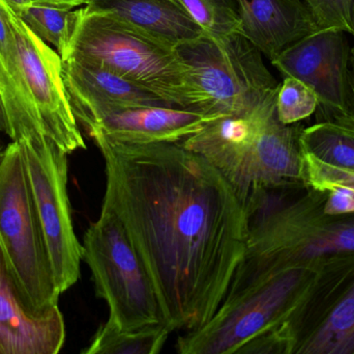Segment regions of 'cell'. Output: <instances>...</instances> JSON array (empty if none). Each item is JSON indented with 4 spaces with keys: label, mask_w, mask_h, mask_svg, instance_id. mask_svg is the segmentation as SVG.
<instances>
[{
    "label": "cell",
    "mask_w": 354,
    "mask_h": 354,
    "mask_svg": "<svg viewBox=\"0 0 354 354\" xmlns=\"http://www.w3.org/2000/svg\"><path fill=\"white\" fill-rule=\"evenodd\" d=\"M105 160L103 203L145 263L172 332L216 313L243 261L250 215L230 183L180 143L91 137Z\"/></svg>",
    "instance_id": "6da1fadb"
},
{
    "label": "cell",
    "mask_w": 354,
    "mask_h": 354,
    "mask_svg": "<svg viewBox=\"0 0 354 354\" xmlns=\"http://www.w3.org/2000/svg\"><path fill=\"white\" fill-rule=\"evenodd\" d=\"M301 151L318 161L354 172V127L345 123L320 121L304 128Z\"/></svg>",
    "instance_id": "ac0fdd59"
},
{
    "label": "cell",
    "mask_w": 354,
    "mask_h": 354,
    "mask_svg": "<svg viewBox=\"0 0 354 354\" xmlns=\"http://www.w3.org/2000/svg\"><path fill=\"white\" fill-rule=\"evenodd\" d=\"M239 353L354 354V251L319 261L286 321Z\"/></svg>",
    "instance_id": "8992f818"
},
{
    "label": "cell",
    "mask_w": 354,
    "mask_h": 354,
    "mask_svg": "<svg viewBox=\"0 0 354 354\" xmlns=\"http://www.w3.org/2000/svg\"><path fill=\"white\" fill-rule=\"evenodd\" d=\"M277 96L278 93L248 114L218 116L178 143L212 164L230 183L245 207L254 147L266 123L277 114Z\"/></svg>",
    "instance_id": "7c38bea8"
},
{
    "label": "cell",
    "mask_w": 354,
    "mask_h": 354,
    "mask_svg": "<svg viewBox=\"0 0 354 354\" xmlns=\"http://www.w3.org/2000/svg\"><path fill=\"white\" fill-rule=\"evenodd\" d=\"M209 37L239 33L236 0H176Z\"/></svg>",
    "instance_id": "44dd1931"
},
{
    "label": "cell",
    "mask_w": 354,
    "mask_h": 354,
    "mask_svg": "<svg viewBox=\"0 0 354 354\" xmlns=\"http://www.w3.org/2000/svg\"><path fill=\"white\" fill-rule=\"evenodd\" d=\"M177 49L189 70L198 112L248 114L278 93L280 85L261 52L241 33L203 35Z\"/></svg>",
    "instance_id": "ba28073f"
},
{
    "label": "cell",
    "mask_w": 354,
    "mask_h": 354,
    "mask_svg": "<svg viewBox=\"0 0 354 354\" xmlns=\"http://www.w3.org/2000/svg\"><path fill=\"white\" fill-rule=\"evenodd\" d=\"M172 330L166 324L137 330H120L108 322L95 333L84 354H157L161 353Z\"/></svg>",
    "instance_id": "d6986e66"
},
{
    "label": "cell",
    "mask_w": 354,
    "mask_h": 354,
    "mask_svg": "<svg viewBox=\"0 0 354 354\" xmlns=\"http://www.w3.org/2000/svg\"><path fill=\"white\" fill-rule=\"evenodd\" d=\"M82 260L95 294L109 308L110 326L130 330L165 324L151 276L124 224L105 203L83 237Z\"/></svg>",
    "instance_id": "52a82bcc"
},
{
    "label": "cell",
    "mask_w": 354,
    "mask_h": 354,
    "mask_svg": "<svg viewBox=\"0 0 354 354\" xmlns=\"http://www.w3.org/2000/svg\"><path fill=\"white\" fill-rule=\"evenodd\" d=\"M303 181L318 189L347 187L354 189V172L326 166L303 153Z\"/></svg>",
    "instance_id": "cb8c5ba5"
},
{
    "label": "cell",
    "mask_w": 354,
    "mask_h": 354,
    "mask_svg": "<svg viewBox=\"0 0 354 354\" xmlns=\"http://www.w3.org/2000/svg\"><path fill=\"white\" fill-rule=\"evenodd\" d=\"M326 189L304 181L272 191L255 220H250L245 255L230 286L258 274L354 251V213L326 214Z\"/></svg>",
    "instance_id": "3957f363"
},
{
    "label": "cell",
    "mask_w": 354,
    "mask_h": 354,
    "mask_svg": "<svg viewBox=\"0 0 354 354\" xmlns=\"http://www.w3.org/2000/svg\"><path fill=\"white\" fill-rule=\"evenodd\" d=\"M17 141L22 150L54 282L62 294L80 278L82 260V245L75 234L68 195V154L43 135Z\"/></svg>",
    "instance_id": "30bf717a"
},
{
    "label": "cell",
    "mask_w": 354,
    "mask_h": 354,
    "mask_svg": "<svg viewBox=\"0 0 354 354\" xmlns=\"http://www.w3.org/2000/svg\"><path fill=\"white\" fill-rule=\"evenodd\" d=\"M87 6L112 12L176 47L205 35L176 0H91Z\"/></svg>",
    "instance_id": "e0dca14e"
},
{
    "label": "cell",
    "mask_w": 354,
    "mask_h": 354,
    "mask_svg": "<svg viewBox=\"0 0 354 354\" xmlns=\"http://www.w3.org/2000/svg\"><path fill=\"white\" fill-rule=\"evenodd\" d=\"M89 136L133 145L178 143L223 114H207L176 106L97 108L75 112Z\"/></svg>",
    "instance_id": "4fadbf2b"
},
{
    "label": "cell",
    "mask_w": 354,
    "mask_h": 354,
    "mask_svg": "<svg viewBox=\"0 0 354 354\" xmlns=\"http://www.w3.org/2000/svg\"><path fill=\"white\" fill-rule=\"evenodd\" d=\"M59 55L62 62L99 64L172 106L195 109V89L176 46L112 12L87 4L75 8L68 43Z\"/></svg>",
    "instance_id": "277c9868"
},
{
    "label": "cell",
    "mask_w": 354,
    "mask_h": 354,
    "mask_svg": "<svg viewBox=\"0 0 354 354\" xmlns=\"http://www.w3.org/2000/svg\"><path fill=\"white\" fill-rule=\"evenodd\" d=\"M349 33L317 29L283 50L272 60L285 77L309 85L318 98L319 121L342 122L348 112Z\"/></svg>",
    "instance_id": "8fae6325"
},
{
    "label": "cell",
    "mask_w": 354,
    "mask_h": 354,
    "mask_svg": "<svg viewBox=\"0 0 354 354\" xmlns=\"http://www.w3.org/2000/svg\"><path fill=\"white\" fill-rule=\"evenodd\" d=\"M239 33L272 62L283 50L317 30L304 0H236Z\"/></svg>",
    "instance_id": "9a60e30c"
},
{
    "label": "cell",
    "mask_w": 354,
    "mask_h": 354,
    "mask_svg": "<svg viewBox=\"0 0 354 354\" xmlns=\"http://www.w3.org/2000/svg\"><path fill=\"white\" fill-rule=\"evenodd\" d=\"M317 29H340L351 35L354 0H304Z\"/></svg>",
    "instance_id": "603a6c76"
},
{
    "label": "cell",
    "mask_w": 354,
    "mask_h": 354,
    "mask_svg": "<svg viewBox=\"0 0 354 354\" xmlns=\"http://www.w3.org/2000/svg\"><path fill=\"white\" fill-rule=\"evenodd\" d=\"M351 35L353 37V46L351 47V60H349V72H348V83H349V98H348V112L347 116L344 121L340 123L351 125L354 127V8L353 17V33Z\"/></svg>",
    "instance_id": "484cf974"
},
{
    "label": "cell",
    "mask_w": 354,
    "mask_h": 354,
    "mask_svg": "<svg viewBox=\"0 0 354 354\" xmlns=\"http://www.w3.org/2000/svg\"><path fill=\"white\" fill-rule=\"evenodd\" d=\"M1 157H2V152L0 151V160H1Z\"/></svg>",
    "instance_id": "f1b7e54d"
},
{
    "label": "cell",
    "mask_w": 354,
    "mask_h": 354,
    "mask_svg": "<svg viewBox=\"0 0 354 354\" xmlns=\"http://www.w3.org/2000/svg\"><path fill=\"white\" fill-rule=\"evenodd\" d=\"M41 1L52 2V3L68 6V8L75 10V8H80V6H86L91 0H41Z\"/></svg>",
    "instance_id": "4316f807"
},
{
    "label": "cell",
    "mask_w": 354,
    "mask_h": 354,
    "mask_svg": "<svg viewBox=\"0 0 354 354\" xmlns=\"http://www.w3.org/2000/svg\"><path fill=\"white\" fill-rule=\"evenodd\" d=\"M64 341L59 307L41 315L30 312L0 245V354H57Z\"/></svg>",
    "instance_id": "5bb4252c"
},
{
    "label": "cell",
    "mask_w": 354,
    "mask_h": 354,
    "mask_svg": "<svg viewBox=\"0 0 354 354\" xmlns=\"http://www.w3.org/2000/svg\"><path fill=\"white\" fill-rule=\"evenodd\" d=\"M0 131L12 141L43 135L66 154L86 149L59 53L0 0Z\"/></svg>",
    "instance_id": "7a4b0ae2"
},
{
    "label": "cell",
    "mask_w": 354,
    "mask_h": 354,
    "mask_svg": "<svg viewBox=\"0 0 354 354\" xmlns=\"http://www.w3.org/2000/svg\"><path fill=\"white\" fill-rule=\"evenodd\" d=\"M324 210L328 215H348L354 213V189L333 187L326 189Z\"/></svg>",
    "instance_id": "d4e9b609"
},
{
    "label": "cell",
    "mask_w": 354,
    "mask_h": 354,
    "mask_svg": "<svg viewBox=\"0 0 354 354\" xmlns=\"http://www.w3.org/2000/svg\"><path fill=\"white\" fill-rule=\"evenodd\" d=\"M318 98L315 91L295 77H285L279 87L276 109L280 122L297 124L311 116L317 110Z\"/></svg>",
    "instance_id": "7402d4cb"
},
{
    "label": "cell",
    "mask_w": 354,
    "mask_h": 354,
    "mask_svg": "<svg viewBox=\"0 0 354 354\" xmlns=\"http://www.w3.org/2000/svg\"><path fill=\"white\" fill-rule=\"evenodd\" d=\"M318 263L291 266L231 285L212 318L179 337L177 351L237 353L250 341L276 330L301 301Z\"/></svg>",
    "instance_id": "5b68a950"
},
{
    "label": "cell",
    "mask_w": 354,
    "mask_h": 354,
    "mask_svg": "<svg viewBox=\"0 0 354 354\" xmlns=\"http://www.w3.org/2000/svg\"><path fill=\"white\" fill-rule=\"evenodd\" d=\"M62 71L74 114L97 108L172 106L153 91L99 64L64 60Z\"/></svg>",
    "instance_id": "2e32d148"
},
{
    "label": "cell",
    "mask_w": 354,
    "mask_h": 354,
    "mask_svg": "<svg viewBox=\"0 0 354 354\" xmlns=\"http://www.w3.org/2000/svg\"><path fill=\"white\" fill-rule=\"evenodd\" d=\"M0 245L27 308L41 315L58 306L56 288L19 141L0 160Z\"/></svg>",
    "instance_id": "9c48e42d"
},
{
    "label": "cell",
    "mask_w": 354,
    "mask_h": 354,
    "mask_svg": "<svg viewBox=\"0 0 354 354\" xmlns=\"http://www.w3.org/2000/svg\"><path fill=\"white\" fill-rule=\"evenodd\" d=\"M74 8L41 0H30L19 16L29 28L46 43L55 47L58 53L68 43Z\"/></svg>",
    "instance_id": "ffe728a7"
},
{
    "label": "cell",
    "mask_w": 354,
    "mask_h": 354,
    "mask_svg": "<svg viewBox=\"0 0 354 354\" xmlns=\"http://www.w3.org/2000/svg\"><path fill=\"white\" fill-rule=\"evenodd\" d=\"M8 3L14 8V10L20 14L21 10L26 6L27 3L30 2V0H8Z\"/></svg>",
    "instance_id": "83f0119b"
}]
</instances>
